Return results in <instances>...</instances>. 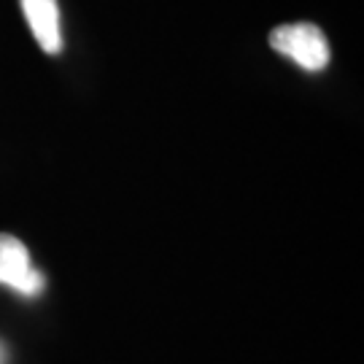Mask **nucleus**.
I'll list each match as a JSON object with an SVG mask.
<instances>
[{
	"mask_svg": "<svg viewBox=\"0 0 364 364\" xmlns=\"http://www.w3.org/2000/svg\"><path fill=\"white\" fill-rule=\"evenodd\" d=\"M270 46L278 54H284L289 60H294L299 68L318 73L329 65V43L326 36L311 22H299V25H281L270 33Z\"/></svg>",
	"mask_w": 364,
	"mask_h": 364,
	"instance_id": "f257e3e1",
	"label": "nucleus"
},
{
	"mask_svg": "<svg viewBox=\"0 0 364 364\" xmlns=\"http://www.w3.org/2000/svg\"><path fill=\"white\" fill-rule=\"evenodd\" d=\"M0 287H9L25 297H38L46 278L30 262V251L14 235H0Z\"/></svg>",
	"mask_w": 364,
	"mask_h": 364,
	"instance_id": "f03ea898",
	"label": "nucleus"
},
{
	"mask_svg": "<svg viewBox=\"0 0 364 364\" xmlns=\"http://www.w3.org/2000/svg\"><path fill=\"white\" fill-rule=\"evenodd\" d=\"M22 11L36 41L46 54H60L63 33H60V9L57 0H22Z\"/></svg>",
	"mask_w": 364,
	"mask_h": 364,
	"instance_id": "7ed1b4c3",
	"label": "nucleus"
},
{
	"mask_svg": "<svg viewBox=\"0 0 364 364\" xmlns=\"http://www.w3.org/2000/svg\"><path fill=\"white\" fill-rule=\"evenodd\" d=\"M0 364H6V346L0 343Z\"/></svg>",
	"mask_w": 364,
	"mask_h": 364,
	"instance_id": "20e7f679",
	"label": "nucleus"
}]
</instances>
